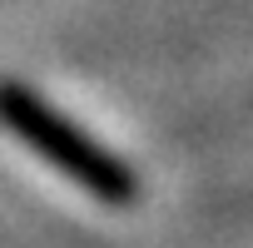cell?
Masks as SVG:
<instances>
[{
	"label": "cell",
	"instance_id": "obj_1",
	"mask_svg": "<svg viewBox=\"0 0 253 248\" xmlns=\"http://www.w3.org/2000/svg\"><path fill=\"white\" fill-rule=\"evenodd\" d=\"M0 129L20 139L30 154H40L55 174L80 184L89 199H99L104 208H129L139 199L134 164L109 144H99L89 129H80L65 109H55L35 84L15 75H0Z\"/></svg>",
	"mask_w": 253,
	"mask_h": 248
}]
</instances>
